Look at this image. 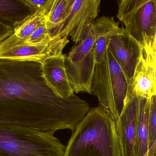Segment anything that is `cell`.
Here are the masks:
<instances>
[{
  "label": "cell",
  "mask_w": 156,
  "mask_h": 156,
  "mask_svg": "<svg viewBox=\"0 0 156 156\" xmlns=\"http://www.w3.org/2000/svg\"><path fill=\"white\" fill-rule=\"evenodd\" d=\"M108 49L132 86L134 75L143 48L124 27H119L110 40Z\"/></svg>",
  "instance_id": "9c48e42d"
},
{
  "label": "cell",
  "mask_w": 156,
  "mask_h": 156,
  "mask_svg": "<svg viewBox=\"0 0 156 156\" xmlns=\"http://www.w3.org/2000/svg\"><path fill=\"white\" fill-rule=\"evenodd\" d=\"M64 156H122L115 122L99 106L90 108L72 133Z\"/></svg>",
  "instance_id": "7a4b0ae2"
},
{
  "label": "cell",
  "mask_w": 156,
  "mask_h": 156,
  "mask_svg": "<svg viewBox=\"0 0 156 156\" xmlns=\"http://www.w3.org/2000/svg\"><path fill=\"white\" fill-rule=\"evenodd\" d=\"M148 99L139 97L136 127V156H147L149 152Z\"/></svg>",
  "instance_id": "5bb4252c"
},
{
  "label": "cell",
  "mask_w": 156,
  "mask_h": 156,
  "mask_svg": "<svg viewBox=\"0 0 156 156\" xmlns=\"http://www.w3.org/2000/svg\"><path fill=\"white\" fill-rule=\"evenodd\" d=\"M94 40L92 23L82 40L66 55V70L75 94L83 92L91 94L92 80L96 63L93 53Z\"/></svg>",
  "instance_id": "8992f818"
},
{
  "label": "cell",
  "mask_w": 156,
  "mask_h": 156,
  "mask_svg": "<svg viewBox=\"0 0 156 156\" xmlns=\"http://www.w3.org/2000/svg\"><path fill=\"white\" fill-rule=\"evenodd\" d=\"M65 149L54 133L0 122V156H64Z\"/></svg>",
  "instance_id": "277c9868"
},
{
  "label": "cell",
  "mask_w": 156,
  "mask_h": 156,
  "mask_svg": "<svg viewBox=\"0 0 156 156\" xmlns=\"http://www.w3.org/2000/svg\"><path fill=\"white\" fill-rule=\"evenodd\" d=\"M13 34V27L10 24L0 19V43Z\"/></svg>",
  "instance_id": "44dd1931"
},
{
  "label": "cell",
  "mask_w": 156,
  "mask_h": 156,
  "mask_svg": "<svg viewBox=\"0 0 156 156\" xmlns=\"http://www.w3.org/2000/svg\"><path fill=\"white\" fill-rule=\"evenodd\" d=\"M32 14L23 0H0V19L12 27Z\"/></svg>",
  "instance_id": "9a60e30c"
},
{
  "label": "cell",
  "mask_w": 156,
  "mask_h": 156,
  "mask_svg": "<svg viewBox=\"0 0 156 156\" xmlns=\"http://www.w3.org/2000/svg\"></svg>",
  "instance_id": "d4e9b609"
},
{
  "label": "cell",
  "mask_w": 156,
  "mask_h": 156,
  "mask_svg": "<svg viewBox=\"0 0 156 156\" xmlns=\"http://www.w3.org/2000/svg\"><path fill=\"white\" fill-rule=\"evenodd\" d=\"M117 3V18L144 50L150 52L156 34V0H121Z\"/></svg>",
  "instance_id": "5b68a950"
},
{
  "label": "cell",
  "mask_w": 156,
  "mask_h": 156,
  "mask_svg": "<svg viewBox=\"0 0 156 156\" xmlns=\"http://www.w3.org/2000/svg\"><path fill=\"white\" fill-rule=\"evenodd\" d=\"M73 1L74 0H53L51 8L45 18L46 26L52 38L56 29L69 13Z\"/></svg>",
  "instance_id": "2e32d148"
},
{
  "label": "cell",
  "mask_w": 156,
  "mask_h": 156,
  "mask_svg": "<svg viewBox=\"0 0 156 156\" xmlns=\"http://www.w3.org/2000/svg\"><path fill=\"white\" fill-rule=\"evenodd\" d=\"M66 55L51 57L41 63L45 82L53 92L64 99L75 94L71 88L65 66Z\"/></svg>",
  "instance_id": "8fae6325"
},
{
  "label": "cell",
  "mask_w": 156,
  "mask_h": 156,
  "mask_svg": "<svg viewBox=\"0 0 156 156\" xmlns=\"http://www.w3.org/2000/svg\"><path fill=\"white\" fill-rule=\"evenodd\" d=\"M148 124L149 149L156 140V94L148 99Z\"/></svg>",
  "instance_id": "ac0fdd59"
},
{
  "label": "cell",
  "mask_w": 156,
  "mask_h": 156,
  "mask_svg": "<svg viewBox=\"0 0 156 156\" xmlns=\"http://www.w3.org/2000/svg\"><path fill=\"white\" fill-rule=\"evenodd\" d=\"M150 53L152 55V58L154 62L156 65V34L155 37L154 39V42H153V45H152V48H151Z\"/></svg>",
  "instance_id": "7402d4cb"
},
{
  "label": "cell",
  "mask_w": 156,
  "mask_h": 156,
  "mask_svg": "<svg viewBox=\"0 0 156 156\" xmlns=\"http://www.w3.org/2000/svg\"><path fill=\"white\" fill-rule=\"evenodd\" d=\"M132 87L109 49L102 61L95 63L91 87L99 106L117 124L129 100Z\"/></svg>",
  "instance_id": "3957f363"
},
{
  "label": "cell",
  "mask_w": 156,
  "mask_h": 156,
  "mask_svg": "<svg viewBox=\"0 0 156 156\" xmlns=\"http://www.w3.org/2000/svg\"><path fill=\"white\" fill-rule=\"evenodd\" d=\"M33 13L39 11L49 12L53 0H23Z\"/></svg>",
  "instance_id": "ffe728a7"
},
{
  "label": "cell",
  "mask_w": 156,
  "mask_h": 156,
  "mask_svg": "<svg viewBox=\"0 0 156 156\" xmlns=\"http://www.w3.org/2000/svg\"><path fill=\"white\" fill-rule=\"evenodd\" d=\"M52 38L45 23L36 29L28 38L23 40L29 44H37L49 41Z\"/></svg>",
  "instance_id": "d6986e66"
},
{
  "label": "cell",
  "mask_w": 156,
  "mask_h": 156,
  "mask_svg": "<svg viewBox=\"0 0 156 156\" xmlns=\"http://www.w3.org/2000/svg\"><path fill=\"white\" fill-rule=\"evenodd\" d=\"M69 41L67 38L54 37L49 41L29 44L13 34L0 43V59L41 64L49 58L63 54V49Z\"/></svg>",
  "instance_id": "52a82bcc"
},
{
  "label": "cell",
  "mask_w": 156,
  "mask_h": 156,
  "mask_svg": "<svg viewBox=\"0 0 156 156\" xmlns=\"http://www.w3.org/2000/svg\"><path fill=\"white\" fill-rule=\"evenodd\" d=\"M137 96L149 99L156 94V65L151 53L143 49L134 75L132 86Z\"/></svg>",
  "instance_id": "7c38bea8"
},
{
  "label": "cell",
  "mask_w": 156,
  "mask_h": 156,
  "mask_svg": "<svg viewBox=\"0 0 156 156\" xmlns=\"http://www.w3.org/2000/svg\"><path fill=\"white\" fill-rule=\"evenodd\" d=\"M139 97L132 89L129 100L116 124L122 156H136V127Z\"/></svg>",
  "instance_id": "30bf717a"
},
{
  "label": "cell",
  "mask_w": 156,
  "mask_h": 156,
  "mask_svg": "<svg viewBox=\"0 0 156 156\" xmlns=\"http://www.w3.org/2000/svg\"><path fill=\"white\" fill-rule=\"evenodd\" d=\"M47 11H39L28 16L13 26V34L19 38H28L40 26L45 23Z\"/></svg>",
  "instance_id": "e0dca14e"
},
{
  "label": "cell",
  "mask_w": 156,
  "mask_h": 156,
  "mask_svg": "<svg viewBox=\"0 0 156 156\" xmlns=\"http://www.w3.org/2000/svg\"><path fill=\"white\" fill-rule=\"evenodd\" d=\"M119 22L113 17L103 16L93 23L94 40L93 53L96 63L102 60L107 52L109 43L115 32L119 27Z\"/></svg>",
  "instance_id": "4fadbf2b"
},
{
  "label": "cell",
  "mask_w": 156,
  "mask_h": 156,
  "mask_svg": "<svg viewBox=\"0 0 156 156\" xmlns=\"http://www.w3.org/2000/svg\"><path fill=\"white\" fill-rule=\"evenodd\" d=\"M101 2L100 0H74L69 13L56 29L53 37H71V40L78 44L98 16Z\"/></svg>",
  "instance_id": "ba28073f"
},
{
  "label": "cell",
  "mask_w": 156,
  "mask_h": 156,
  "mask_svg": "<svg viewBox=\"0 0 156 156\" xmlns=\"http://www.w3.org/2000/svg\"><path fill=\"white\" fill-rule=\"evenodd\" d=\"M154 156H156V153H155V154L154 155Z\"/></svg>",
  "instance_id": "cb8c5ba5"
},
{
  "label": "cell",
  "mask_w": 156,
  "mask_h": 156,
  "mask_svg": "<svg viewBox=\"0 0 156 156\" xmlns=\"http://www.w3.org/2000/svg\"><path fill=\"white\" fill-rule=\"evenodd\" d=\"M90 109L76 94L67 99L56 95L43 78L41 63L0 59V122L73 133Z\"/></svg>",
  "instance_id": "6da1fadb"
},
{
  "label": "cell",
  "mask_w": 156,
  "mask_h": 156,
  "mask_svg": "<svg viewBox=\"0 0 156 156\" xmlns=\"http://www.w3.org/2000/svg\"><path fill=\"white\" fill-rule=\"evenodd\" d=\"M156 153V140L155 142L154 143L151 148L149 149V152H148V156H154V155Z\"/></svg>",
  "instance_id": "603a6c76"
}]
</instances>
